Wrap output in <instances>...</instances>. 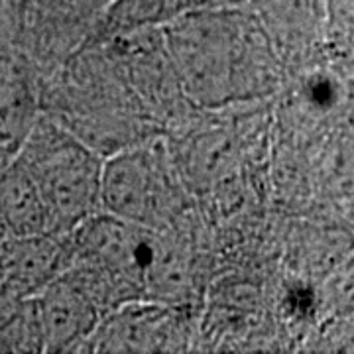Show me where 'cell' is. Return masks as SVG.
<instances>
[{
    "label": "cell",
    "mask_w": 354,
    "mask_h": 354,
    "mask_svg": "<svg viewBox=\"0 0 354 354\" xmlns=\"http://www.w3.org/2000/svg\"><path fill=\"white\" fill-rule=\"evenodd\" d=\"M162 36L179 88L197 106L254 101L278 85L262 26L234 6L179 16L164 26Z\"/></svg>",
    "instance_id": "6da1fadb"
},
{
    "label": "cell",
    "mask_w": 354,
    "mask_h": 354,
    "mask_svg": "<svg viewBox=\"0 0 354 354\" xmlns=\"http://www.w3.org/2000/svg\"><path fill=\"white\" fill-rule=\"evenodd\" d=\"M12 160L32 177L51 234L65 236L101 211V153L53 116L38 113Z\"/></svg>",
    "instance_id": "7a4b0ae2"
},
{
    "label": "cell",
    "mask_w": 354,
    "mask_h": 354,
    "mask_svg": "<svg viewBox=\"0 0 354 354\" xmlns=\"http://www.w3.org/2000/svg\"><path fill=\"white\" fill-rule=\"evenodd\" d=\"M101 211L153 230L183 221L187 195L162 140L134 142L102 160Z\"/></svg>",
    "instance_id": "3957f363"
},
{
    "label": "cell",
    "mask_w": 354,
    "mask_h": 354,
    "mask_svg": "<svg viewBox=\"0 0 354 354\" xmlns=\"http://www.w3.org/2000/svg\"><path fill=\"white\" fill-rule=\"evenodd\" d=\"M181 333L174 305L142 299L102 315L83 346L97 353H164L176 351Z\"/></svg>",
    "instance_id": "277c9868"
},
{
    "label": "cell",
    "mask_w": 354,
    "mask_h": 354,
    "mask_svg": "<svg viewBox=\"0 0 354 354\" xmlns=\"http://www.w3.org/2000/svg\"><path fill=\"white\" fill-rule=\"evenodd\" d=\"M38 309L44 353H69L83 346L102 319L79 279L64 270L34 297Z\"/></svg>",
    "instance_id": "5b68a950"
},
{
    "label": "cell",
    "mask_w": 354,
    "mask_h": 354,
    "mask_svg": "<svg viewBox=\"0 0 354 354\" xmlns=\"http://www.w3.org/2000/svg\"><path fill=\"white\" fill-rule=\"evenodd\" d=\"M69 262L65 236L51 232L6 234L0 241V295L10 299L36 297Z\"/></svg>",
    "instance_id": "8992f818"
},
{
    "label": "cell",
    "mask_w": 354,
    "mask_h": 354,
    "mask_svg": "<svg viewBox=\"0 0 354 354\" xmlns=\"http://www.w3.org/2000/svg\"><path fill=\"white\" fill-rule=\"evenodd\" d=\"M0 218L6 234L48 232L44 201L32 177L16 160L0 167Z\"/></svg>",
    "instance_id": "52a82bcc"
},
{
    "label": "cell",
    "mask_w": 354,
    "mask_h": 354,
    "mask_svg": "<svg viewBox=\"0 0 354 354\" xmlns=\"http://www.w3.org/2000/svg\"><path fill=\"white\" fill-rule=\"evenodd\" d=\"M6 236V230H4V225H2V218H0V241Z\"/></svg>",
    "instance_id": "ba28073f"
}]
</instances>
